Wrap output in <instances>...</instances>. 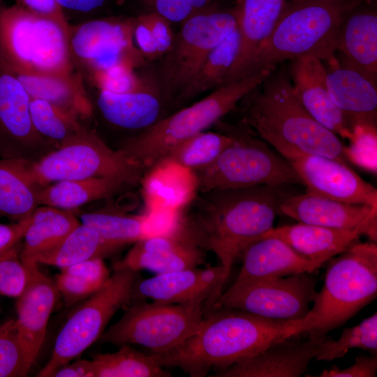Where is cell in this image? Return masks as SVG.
<instances>
[{"instance_id": "2", "label": "cell", "mask_w": 377, "mask_h": 377, "mask_svg": "<svg viewBox=\"0 0 377 377\" xmlns=\"http://www.w3.org/2000/svg\"><path fill=\"white\" fill-rule=\"evenodd\" d=\"M304 319L273 320L230 308L205 314L198 331L179 346L153 353L163 367L179 368L191 377L207 376L250 357L276 341L303 334Z\"/></svg>"}, {"instance_id": "11", "label": "cell", "mask_w": 377, "mask_h": 377, "mask_svg": "<svg viewBox=\"0 0 377 377\" xmlns=\"http://www.w3.org/2000/svg\"><path fill=\"white\" fill-rule=\"evenodd\" d=\"M139 278V272L114 268L103 286L70 315L56 338L50 358L36 376L51 377L57 368L78 358L98 341L114 315L129 304Z\"/></svg>"}, {"instance_id": "52", "label": "cell", "mask_w": 377, "mask_h": 377, "mask_svg": "<svg viewBox=\"0 0 377 377\" xmlns=\"http://www.w3.org/2000/svg\"><path fill=\"white\" fill-rule=\"evenodd\" d=\"M64 8L77 11L89 12L102 6L108 0H56Z\"/></svg>"}, {"instance_id": "38", "label": "cell", "mask_w": 377, "mask_h": 377, "mask_svg": "<svg viewBox=\"0 0 377 377\" xmlns=\"http://www.w3.org/2000/svg\"><path fill=\"white\" fill-rule=\"evenodd\" d=\"M232 141L226 133L205 131L173 147L162 163H175L190 170L200 169L213 163Z\"/></svg>"}, {"instance_id": "17", "label": "cell", "mask_w": 377, "mask_h": 377, "mask_svg": "<svg viewBox=\"0 0 377 377\" xmlns=\"http://www.w3.org/2000/svg\"><path fill=\"white\" fill-rule=\"evenodd\" d=\"M279 214L299 223L358 230L372 242L377 240V206L343 202L305 193L286 195L280 203Z\"/></svg>"}, {"instance_id": "25", "label": "cell", "mask_w": 377, "mask_h": 377, "mask_svg": "<svg viewBox=\"0 0 377 377\" xmlns=\"http://www.w3.org/2000/svg\"><path fill=\"white\" fill-rule=\"evenodd\" d=\"M363 2L341 23L336 49L341 61L377 83V13L373 5Z\"/></svg>"}, {"instance_id": "30", "label": "cell", "mask_w": 377, "mask_h": 377, "mask_svg": "<svg viewBox=\"0 0 377 377\" xmlns=\"http://www.w3.org/2000/svg\"><path fill=\"white\" fill-rule=\"evenodd\" d=\"M80 223L71 211L38 206L30 215V223L22 238L19 251L22 261L24 265L36 263L40 255L58 245Z\"/></svg>"}, {"instance_id": "10", "label": "cell", "mask_w": 377, "mask_h": 377, "mask_svg": "<svg viewBox=\"0 0 377 377\" xmlns=\"http://www.w3.org/2000/svg\"><path fill=\"white\" fill-rule=\"evenodd\" d=\"M205 304L201 301L165 304L143 300L132 303L98 341L117 346L140 345L153 353L168 352L198 331L204 320Z\"/></svg>"}, {"instance_id": "51", "label": "cell", "mask_w": 377, "mask_h": 377, "mask_svg": "<svg viewBox=\"0 0 377 377\" xmlns=\"http://www.w3.org/2000/svg\"><path fill=\"white\" fill-rule=\"evenodd\" d=\"M91 360L78 359L59 367L51 377H91Z\"/></svg>"}, {"instance_id": "46", "label": "cell", "mask_w": 377, "mask_h": 377, "mask_svg": "<svg viewBox=\"0 0 377 377\" xmlns=\"http://www.w3.org/2000/svg\"><path fill=\"white\" fill-rule=\"evenodd\" d=\"M377 371V358L365 355H358L355 362L350 367L340 369L333 366L330 369H324L318 377H375Z\"/></svg>"}, {"instance_id": "3", "label": "cell", "mask_w": 377, "mask_h": 377, "mask_svg": "<svg viewBox=\"0 0 377 377\" xmlns=\"http://www.w3.org/2000/svg\"><path fill=\"white\" fill-rule=\"evenodd\" d=\"M273 72L261 84L262 89L246 96L244 123L289 162L318 155L346 163L338 135L305 110L283 71Z\"/></svg>"}, {"instance_id": "48", "label": "cell", "mask_w": 377, "mask_h": 377, "mask_svg": "<svg viewBox=\"0 0 377 377\" xmlns=\"http://www.w3.org/2000/svg\"><path fill=\"white\" fill-rule=\"evenodd\" d=\"M133 36L145 59L152 61L159 58L147 13L137 17Z\"/></svg>"}, {"instance_id": "20", "label": "cell", "mask_w": 377, "mask_h": 377, "mask_svg": "<svg viewBox=\"0 0 377 377\" xmlns=\"http://www.w3.org/2000/svg\"><path fill=\"white\" fill-rule=\"evenodd\" d=\"M31 98L0 52V154H17L35 148L45 140L34 128L30 115Z\"/></svg>"}, {"instance_id": "14", "label": "cell", "mask_w": 377, "mask_h": 377, "mask_svg": "<svg viewBox=\"0 0 377 377\" xmlns=\"http://www.w3.org/2000/svg\"><path fill=\"white\" fill-rule=\"evenodd\" d=\"M137 17L96 19L69 28L72 59L90 73L126 64L138 68L145 58L133 44Z\"/></svg>"}, {"instance_id": "4", "label": "cell", "mask_w": 377, "mask_h": 377, "mask_svg": "<svg viewBox=\"0 0 377 377\" xmlns=\"http://www.w3.org/2000/svg\"><path fill=\"white\" fill-rule=\"evenodd\" d=\"M364 0H291L269 37L253 55L239 80L286 60L335 58L337 39L348 13Z\"/></svg>"}, {"instance_id": "39", "label": "cell", "mask_w": 377, "mask_h": 377, "mask_svg": "<svg viewBox=\"0 0 377 377\" xmlns=\"http://www.w3.org/2000/svg\"><path fill=\"white\" fill-rule=\"evenodd\" d=\"M29 109L35 130L43 138L59 145L73 138L83 128L77 117L47 101L32 98Z\"/></svg>"}, {"instance_id": "8", "label": "cell", "mask_w": 377, "mask_h": 377, "mask_svg": "<svg viewBox=\"0 0 377 377\" xmlns=\"http://www.w3.org/2000/svg\"><path fill=\"white\" fill-rule=\"evenodd\" d=\"M0 52L11 67L23 71L73 72L69 29L17 4H0Z\"/></svg>"}, {"instance_id": "49", "label": "cell", "mask_w": 377, "mask_h": 377, "mask_svg": "<svg viewBox=\"0 0 377 377\" xmlns=\"http://www.w3.org/2000/svg\"><path fill=\"white\" fill-rule=\"evenodd\" d=\"M17 5L36 14L51 18L69 29L61 7L56 0H15Z\"/></svg>"}, {"instance_id": "50", "label": "cell", "mask_w": 377, "mask_h": 377, "mask_svg": "<svg viewBox=\"0 0 377 377\" xmlns=\"http://www.w3.org/2000/svg\"><path fill=\"white\" fill-rule=\"evenodd\" d=\"M29 223L30 216L27 219L10 224L0 223V255L17 246Z\"/></svg>"}, {"instance_id": "45", "label": "cell", "mask_w": 377, "mask_h": 377, "mask_svg": "<svg viewBox=\"0 0 377 377\" xmlns=\"http://www.w3.org/2000/svg\"><path fill=\"white\" fill-rule=\"evenodd\" d=\"M17 246L0 255V295L17 297L28 279V269L22 261Z\"/></svg>"}, {"instance_id": "7", "label": "cell", "mask_w": 377, "mask_h": 377, "mask_svg": "<svg viewBox=\"0 0 377 377\" xmlns=\"http://www.w3.org/2000/svg\"><path fill=\"white\" fill-rule=\"evenodd\" d=\"M222 127L232 141L213 163L191 170L196 191L302 184L290 162L255 138L246 124Z\"/></svg>"}, {"instance_id": "18", "label": "cell", "mask_w": 377, "mask_h": 377, "mask_svg": "<svg viewBox=\"0 0 377 377\" xmlns=\"http://www.w3.org/2000/svg\"><path fill=\"white\" fill-rule=\"evenodd\" d=\"M25 265L28 269V279L17 297L15 323L26 360L31 369L43 345L48 321L60 294L54 280L41 272L37 263Z\"/></svg>"}, {"instance_id": "35", "label": "cell", "mask_w": 377, "mask_h": 377, "mask_svg": "<svg viewBox=\"0 0 377 377\" xmlns=\"http://www.w3.org/2000/svg\"><path fill=\"white\" fill-rule=\"evenodd\" d=\"M114 353L97 355L91 360V377H170L150 353H143L128 344Z\"/></svg>"}, {"instance_id": "16", "label": "cell", "mask_w": 377, "mask_h": 377, "mask_svg": "<svg viewBox=\"0 0 377 377\" xmlns=\"http://www.w3.org/2000/svg\"><path fill=\"white\" fill-rule=\"evenodd\" d=\"M306 193L337 201L377 206V189L346 163L318 155L290 161Z\"/></svg>"}, {"instance_id": "42", "label": "cell", "mask_w": 377, "mask_h": 377, "mask_svg": "<svg viewBox=\"0 0 377 377\" xmlns=\"http://www.w3.org/2000/svg\"><path fill=\"white\" fill-rule=\"evenodd\" d=\"M29 370L15 320H9L0 325V377L25 376Z\"/></svg>"}, {"instance_id": "21", "label": "cell", "mask_w": 377, "mask_h": 377, "mask_svg": "<svg viewBox=\"0 0 377 377\" xmlns=\"http://www.w3.org/2000/svg\"><path fill=\"white\" fill-rule=\"evenodd\" d=\"M290 75L294 93L309 114L336 135L350 140L353 128L331 98L322 61L313 57L294 60Z\"/></svg>"}, {"instance_id": "19", "label": "cell", "mask_w": 377, "mask_h": 377, "mask_svg": "<svg viewBox=\"0 0 377 377\" xmlns=\"http://www.w3.org/2000/svg\"><path fill=\"white\" fill-rule=\"evenodd\" d=\"M327 338L309 336L306 340L288 338L261 352L214 371L213 377H299L308 369Z\"/></svg>"}, {"instance_id": "23", "label": "cell", "mask_w": 377, "mask_h": 377, "mask_svg": "<svg viewBox=\"0 0 377 377\" xmlns=\"http://www.w3.org/2000/svg\"><path fill=\"white\" fill-rule=\"evenodd\" d=\"M205 258L204 251L168 232L135 242L126 256L114 263V269H147L158 274L198 267Z\"/></svg>"}, {"instance_id": "27", "label": "cell", "mask_w": 377, "mask_h": 377, "mask_svg": "<svg viewBox=\"0 0 377 377\" xmlns=\"http://www.w3.org/2000/svg\"><path fill=\"white\" fill-rule=\"evenodd\" d=\"M361 235L358 230L298 223L273 227L261 238L273 237L281 239L311 260L319 269L331 258L357 242Z\"/></svg>"}, {"instance_id": "26", "label": "cell", "mask_w": 377, "mask_h": 377, "mask_svg": "<svg viewBox=\"0 0 377 377\" xmlns=\"http://www.w3.org/2000/svg\"><path fill=\"white\" fill-rule=\"evenodd\" d=\"M286 3V0H237L234 7L241 43L223 85L238 81L253 55L271 34Z\"/></svg>"}, {"instance_id": "24", "label": "cell", "mask_w": 377, "mask_h": 377, "mask_svg": "<svg viewBox=\"0 0 377 377\" xmlns=\"http://www.w3.org/2000/svg\"><path fill=\"white\" fill-rule=\"evenodd\" d=\"M235 283L291 276L318 269L314 263L279 238L263 237L243 251Z\"/></svg>"}, {"instance_id": "34", "label": "cell", "mask_w": 377, "mask_h": 377, "mask_svg": "<svg viewBox=\"0 0 377 377\" xmlns=\"http://www.w3.org/2000/svg\"><path fill=\"white\" fill-rule=\"evenodd\" d=\"M241 37L238 27L209 53L189 84L175 97L180 105L210 89L222 87L239 52Z\"/></svg>"}, {"instance_id": "44", "label": "cell", "mask_w": 377, "mask_h": 377, "mask_svg": "<svg viewBox=\"0 0 377 377\" xmlns=\"http://www.w3.org/2000/svg\"><path fill=\"white\" fill-rule=\"evenodd\" d=\"M147 13H154L171 23H183L191 17L220 4L219 0H140Z\"/></svg>"}, {"instance_id": "31", "label": "cell", "mask_w": 377, "mask_h": 377, "mask_svg": "<svg viewBox=\"0 0 377 377\" xmlns=\"http://www.w3.org/2000/svg\"><path fill=\"white\" fill-rule=\"evenodd\" d=\"M133 186L116 177L60 181L40 189L38 204L71 211L90 202L111 198Z\"/></svg>"}, {"instance_id": "47", "label": "cell", "mask_w": 377, "mask_h": 377, "mask_svg": "<svg viewBox=\"0 0 377 377\" xmlns=\"http://www.w3.org/2000/svg\"><path fill=\"white\" fill-rule=\"evenodd\" d=\"M154 34L159 59L163 57L172 46L175 34L171 27V22L162 16L147 13Z\"/></svg>"}, {"instance_id": "9", "label": "cell", "mask_w": 377, "mask_h": 377, "mask_svg": "<svg viewBox=\"0 0 377 377\" xmlns=\"http://www.w3.org/2000/svg\"><path fill=\"white\" fill-rule=\"evenodd\" d=\"M22 161L29 178L39 188L91 177H116L137 186L146 174L122 151L112 149L85 126L39 161L22 158Z\"/></svg>"}, {"instance_id": "28", "label": "cell", "mask_w": 377, "mask_h": 377, "mask_svg": "<svg viewBox=\"0 0 377 377\" xmlns=\"http://www.w3.org/2000/svg\"><path fill=\"white\" fill-rule=\"evenodd\" d=\"M8 66L31 99L47 101L80 119L91 117L92 105L80 74L73 72L66 75L30 73Z\"/></svg>"}, {"instance_id": "40", "label": "cell", "mask_w": 377, "mask_h": 377, "mask_svg": "<svg viewBox=\"0 0 377 377\" xmlns=\"http://www.w3.org/2000/svg\"><path fill=\"white\" fill-rule=\"evenodd\" d=\"M352 348L376 353V312L357 325L343 329L338 339L332 340L327 337L314 359L316 361L330 362L343 357Z\"/></svg>"}, {"instance_id": "33", "label": "cell", "mask_w": 377, "mask_h": 377, "mask_svg": "<svg viewBox=\"0 0 377 377\" xmlns=\"http://www.w3.org/2000/svg\"><path fill=\"white\" fill-rule=\"evenodd\" d=\"M120 249L105 240L94 228L80 223L58 245L40 255L36 262L64 269L91 258H103Z\"/></svg>"}, {"instance_id": "13", "label": "cell", "mask_w": 377, "mask_h": 377, "mask_svg": "<svg viewBox=\"0 0 377 377\" xmlns=\"http://www.w3.org/2000/svg\"><path fill=\"white\" fill-rule=\"evenodd\" d=\"M317 283L318 279L309 272L234 282L222 292L212 309H237L273 320H302L311 309Z\"/></svg>"}, {"instance_id": "36", "label": "cell", "mask_w": 377, "mask_h": 377, "mask_svg": "<svg viewBox=\"0 0 377 377\" xmlns=\"http://www.w3.org/2000/svg\"><path fill=\"white\" fill-rule=\"evenodd\" d=\"M80 218L82 223L94 228L105 240L120 248L151 235L147 216L103 209L82 213Z\"/></svg>"}, {"instance_id": "29", "label": "cell", "mask_w": 377, "mask_h": 377, "mask_svg": "<svg viewBox=\"0 0 377 377\" xmlns=\"http://www.w3.org/2000/svg\"><path fill=\"white\" fill-rule=\"evenodd\" d=\"M162 96L158 89L127 94L100 91L97 105L110 123L125 128H147L159 120Z\"/></svg>"}, {"instance_id": "32", "label": "cell", "mask_w": 377, "mask_h": 377, "mask_svg": "<svg viewBox=\"0 0 377 377\" xmlns=\"http://www.w3.org/2000/svg\"><path fill=\"white\" fill-rule=\"evenodd\" d=\"M40 188L29 178L22 158L0 159V217L15 221L29 218L39 206Z\"/></svg>"}, {"instance_id": "5", "label": "cell", "mask_w": 377, "mask_h": 377, "mask_svg": "<svg viewBox=\"0 0 377 377\" xmlns=\"http://www.w3.org/2000/svg\"><path fill=\"white\" fill-rule=\"evenodd\" d=\"M377 295L376 242L353 243L327 264L324 283L304 318V330L327 337L357 315Z\"/></svg>"}, {"instance_id": "41", "label": "cell", "mask_w": 377, "mask_h": 377, "mask_svg": "<svg viewBox=\"0 0 377 377\" xmlns=\"http://www.w3.org/2000/svg\"><path fill=\"white\" fill-rule=\"evenodd\" d=\"M100 91L121 94L135 91L158 89L154 77H143L135 72V68L121 64L91 75ZM159 90V89H158Z\"/></svg>"}, {"instance_id": "22", "label": "cell", "mask_w": 377, "mask_h": 377, "mask_svg": "<svg viewBox=\"0 0 377 377\" xmlns=\"http://www.w3.org/2000/svg\"><path fill=\"white\" fill-rule=\"evenodd\" d=\"M328 63L329 93L353 130L357 126L376 128L377 83L343 61L334 58Z\"/></svg>"}, {"instance_id": "43", "label": "cell", "mask_w": 377, "mask_h": 377, "mask_svg": "<svg viewBox=\"0 0 377 377\" xmlns=\"http://www.w3.org/2000/svg\"><path fill=\"white\" fill-rule=\"evenodd\" d=\"M376 128L357 126L349 140L350 144L343 147L346 161L362 169L376 174L377 138Z\"/></svg>"}, {"instance_id": "12", "label": "cell", "mask_w": 377, "mask_h": 377, "mask_svg": "<svg viewBox=\"0 0 377 377\" xmlns=\"http://www.w3.org/2000/svg\"><path fill=\"white\" fill-rule=\"evenodd\" d=\"M235 7L220 4L191 17L175 34L154 80L165 100H173L189 84L212 50L237 27Z\"/></svg>"}, {"instance_id": "6", "label": "cell", "mask_w": 377, "mask_h": 377, "mask_svg": "<svg viewBox=\"0 0 377 377\" xmlns=\"http://www.w3.org/2000/svg\"><path fill=\"white\" fill-rule=\"evenodd\" d=\"M272 72L264 70L214 89L202 100L126 140L119 149L147 173L162 163L176 145L217 124Z\"/></svg>"}, {"instance_id": "15", "label": "cell", "mask_w": 377, "mask_h": 377, "mask_svg": "<svg viewBox=\"0 0 377 377\" xmlns=\"http://www.w3.org/2000/svg\"><path fill=\"white\" fill-rule=\"evenodd\" d=\"M229 275L221 266L191 268L158 274L141 280L132 290L129 304L149 299L165 304L205 302V311H210Z\"/></svg>"}, {"instance_id": "37", "label": "cell", "mask_w": 377, "mask_h": 377, "mask_svg": "<svg viewBox=\"0 0 377 377\" xmlns=\"http://www.w3.org/2000/svg\"><path fill=\"white\" fill-rule=\"evenodd\" d=\"M110 276L103 258H94L61 269L54 282L65 305L71 306L97 292Z\"/></svg>"}, {"instance_id": "1", "label": "cell", "mask_w": 377, "mask_h": 377, "mask_svg": "<svg viewBox=\"0 0 377 377\" xmlns=\"http://www.w3.org/2000/svg\"><path fill=\"white\" fill-rule=\"evenodd\" d=\"M284 186L196 191L177 211L170 232L215 254L230 275L244 250L273 228Z\"/></svg>"}]
</instances>
